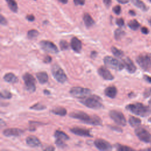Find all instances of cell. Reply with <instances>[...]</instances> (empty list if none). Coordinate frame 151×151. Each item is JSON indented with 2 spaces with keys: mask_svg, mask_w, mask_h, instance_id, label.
Instances as JSON below:
<instances>
[{
  "mask_svg": "<svg viewBox=\"0 0 151 151\" xmlns=\"http://www.w3.org/2000/svg\"><path fill=\"white\" fill-rule=\"evenodd\" d=\"M69 116L74 119H78L83 123L88 124L99 126L101 125L102 123L101 119L99 116L96 115L89 116L86 113L81 111L72 112L69 114Z\"/></svg>",
  "mask_w": 151,
  "mask_h": 151,
  "instance_id": "6da1fadb",
  "label": "cell"
},
{
  "mask_svg": "<svg viewBox=\"0 0 151 151\" xmlns=\"http://www.w3.org/2000/svg\"><path fill=\"white\" fill-rule=\"evenodd\" d=\"M126 109L132 113L141 117H146L151 114V109L140 103L128 104L126 106Z\"/></svg>",
  "mask_w": 151,
  "mask_h": 151,
  "instance_id": "7a4b0ae2",
  "label": "cell"
},
{
  "mask_svg": "<svg viewBox=\"0 0 151 151\" xmlns=\"http://www.w3.org/2000/svg\"><path fill=\"white\" fill-rule=\"evenodd\" d=\"M100 99L96 96H91L90 97L81 99L80 102L88 108L93 109H99L103 107L100 101Z\"/></svg>",
  "mask_w": 151,
  "mask_h": 151,
  "instance_id": "3957f363",
  "label": "cell"
},
{
  "mask_svg": "<svg viewBox=\"0 0 151 151\" xmlns=\"http://www.w3.org/2000/svg\"><path fill=\"white\" fill-rule=\"evenodd\" d=\"M103 61L107 67L116 70H122L124 67V64L111 56H106L103 59Z\"/></svg>",
  "mask_w": 151,
  "mask_h": 151,
  "instance_id": "277c9868",
  "label": "cell"
},
{
  "mask_svg": "<svg viewBox=\"0 0 151 151\" xmlns=\"http://www.w3.org/2000/svg\"><path fill=\"white\" fill-rule=\"evenodd\" d=\"M51 73L55 79L60 83H64L67 80L65 73L58 64L53 65L51 68Z\"/></svg>",
  "mask_w": 151,
  "mask_h": 151,
  "instance_id": "5b68a950",
  "label": "cell"
},
{
  "mask_svg": "<svg viewBox=\"0 0 151 151\" xmlns=\"http://www.w3.org/2000/svg\"><path fill=\"white\" fill-rule=\"evenodd\" d=\"M70 93L73 97L81 99L89 96L91 93V90L81 87H73L70 89Z\"/></svg>",
  "mask_w": 151,
  "mask_h": 151,
  "instance_id": "8992f818",
  "label": "cell"
},
{
  "mask_svg": "<svg viewBox=\"0 0 151 151\" xmlns=\"http://www.w3.org/2000/svg\"><path fill=\"white\" fill-rule=\"evenodd\" d=\"M138 65L145 71H149L151 69V59L146 54H140L136 59Z\"/></svg>",
  "mask_w": 151,
  "mask_h": 151,
  "instance_id": "52a82bcc",
  "label": "cell"
},
{
  "mask_svg": "<svg viewBox=\"0 0 151 151\" xmlns=\"http://www.w3.org/2000/svg\"><path fill=\"white\" fill-rule=\"evenodd\" d=\"M26 89L29 92H34L36 89L35 80L34 77L29 73H26L22 76Z\"/></svg>",
  "mask_w": 151,
  "mask_h": 151,
  "instance_id": "ba28073f",
  "label": "cell"
},
{
  "mask_svg": "<svg viewBox=\"0 0 151 151\" xmlns=\"http://www.w3.org/2000/svg\"><path fill=\"white\" fill-rule=\"evenodd\" d=\"M110 118L117 124L124 126L126 124V120L123 114L117 110H111L109 113Z\"/></svg>",
  "mask_w": 151,
  "mask_h": 151,
  "instance_id": "9c48e42d",
  "label": "cell"
},
{
  "mask_svg": "<svg viewBox=\"0 0 151 151\" xmlns=\"http://www.w3.org/2000/svg\"><path fill=\"white\" fill-rule=\"evenodd\" d=\"M134 133L137 137L142 142L147 143H151V134L143 127H137Z\"/></svg>",
  "mask_w": 151,
  "mask_h": 151,
  "instance_id": "30bf717a",
  "label": "cell"
},
{
  "mask_svg": "<svg viewBox=\"0 0 151 151\" xmlns=\"http://www.w3.org/2000/svg\"><path fill=\"white\" fill-rule=\"evenodd\" d=\"M41 48L45 51L52 54H57L58 52V50L57 46L52 42L49 41H41L40 42Z\"/></svg>",
  "mask_w": 151,
  "mask_h": 151,
  "instance_id": "8fae6325",
  "label": "cell"
},
{
  "mask_svg": "<svg viewBox=\"0 0 151 151\" xmlns=\"http://www.w3.org/2000/svg\"><path fill=\"white\" fill-rule=\"evenodd\" d=\"M94 144L100 150H110L112 149L111 145L104 139H97L94 142Z\"/></svg>",
  "mask_w": 151,
  "mask_h": 151,
  "instance_id": "7c38bea8",
  "label": "cell"
},
{
  "mask_svg": "<svg viewBox=\"0 0 151 151\" xmlns=\"http://www.w3.org/2000/svg\"><path fill=\"white\" fill-rule=\"evenodd\" d=\"M99 74L106 80H112L114 79V76L109 71V70L104 66H101L98 69Z\"/></svg>",
  "mask_w": 151,
  "mask_h": 151,
  "instance_id": "4fadbf2b",
  "label": "cell"
},
{
  "mask_svg": "<svg viewBox=\"0 0 151 151\" xmlns=\"http://www.w3.org/2000/svg\"><path fill=\"white\" fill-rule=\"evenodd\" d=\"M24 133V130L18 128H9L3 131V134L7 137L19 136Z\"/></svg>",
  "mask_w": 151,
  "mask_h": 151,
  "instance_id": "5bb4252c",
  "label": "cell"
},
{
  "mask_svg": "<svg viewBox=\"0 0 151 151\" xmlns=\"http://www.w3.org/2000/svg\"><path fill=\"white\" fill-rule=\"evenodd\" d=\"M71 133L78 135L80 136H87V137H92L93 136L90 134V132L89 130L84 129V128H81L78 127H75L73 128H71L70 129Z\"/></svg>",
  "mask_w": 151,
  "mask_h": 151,
  "instance_id": "9a60e30c",
  "label": "cell"
},
{
  "mask_svg": "<svg viewBox=\"0 0 151 151\" xmlns=\"http://www.w3.org/2000/svg\"><path fill=\"white\" fill-rule=\"evenodd\" d=\"M123 64L126 69L130 73H134L136 70V67L134 64L133 62L129 57H126L123 60Z\"/></svg>",
  "mask_w": 151,
  "mask_h": 151,
  "instance_id": "2e32d148",
  "label": "cell"
},
{
  "mask_svg": "<svg viewBox=\"0 0 151 151\" xmlns=\"http://www.w3.org/2000/svg\"><path fill=\"white\" fill-rule=\"evenodd\" d=\"M27 144L32 147H37L41 146L40 140L35 136H29L26 138Z\"/></svg>",
  "mask_w": 151,
  "mask_h": 151,
  "instance_id": "e0dca14e",
  "label": "cell"
},
{
  "mask_svg": "<svg viewBox=\"0 0 151 151\" xmlns=\"http://www.w3.org/2000/svg\"><path fill=\"white\" fill-rule=\"evenodd\" d=\"M71 47L76 52H80L81 50L82 44L77 37H73L71 40Z\"/></svg>",
  "mask_w": 151,
  "mask_h": 151,
  "instance_id": "ac0fdd59",
  "label": "cell"
},
{
  "mask_svg": "<svg viewBox=\"0 0 151 151\" xmlns=\"http://www.w3.org/2000/svg\"><path fill=\"white\" fill-rule=\"evenodd\" d=\"M105 95L111 99L114 98L117 93V88L115 86H111L107 87L104 90Z\"/></svg>",
  "mask_w": 151,
  "mask_h": 151,
  "instance_id": "d6986e66",
  "label": "cell"
},
{
  "mask_svg": "<svg viewBox=\"0 0 151 151\" xmlns=\"http://www.w3.org/2000/svg\"><path fill=\"white\" fill-rule=\"evenodd\" d=\"M37 78L41 84H45L48 81V76L46 72L45 71H40L36 74Z\"/></svg>",
  "mask_w": 151,
  "mask_h": 151,
  "instance_id": "ffe728a7",
  "label": "cell"
},
{
  "mask_svg": "<svg viewBox=\"0 0 151 151\" xmlns=\"http://www.w3.org/2000/svg\"><path fill=\"white\" fill-rule=\"evenodd\" d=\"M4 80L9 83H16L18 81L17 77L11 73L5 74L4 76Z\"/></svg>",
  "mask_w": 151,
  "mask_h": 151,
  "instance_id": "44dd1931",
  "label": "cell"
},
{
  "mask_svg": "<svg viewBox=\"0 0 151 151\" xmlns=\"http://www.w3.org/2000/svg\"><path fill=\"white\" fill-rule=\"evenodd\" d=\"M83 21L87 27H90L94 24V21L91 15L88 13H85L83 15Z\"/></svg>",
  "mask_w": 151,
  "mask_h": 151,
  "instance_id": "7402d4cb",
  "label": "cell"
},
{
  "mask_svg": "<svg viewBox=\"0 0 151 151\" xmlns=\"http://www.w3.org/2000/svg\"><path fill=\"white\" fill-rule=\"evenodd\" d=\"M51 112L54 114L59 115V116H65L67 114V110L64 107H57L54 108L51 110Z\"/></svg>",
  "mask_w": 151,
  "mask_h": 151,
  "instance_id": "603a6c76",
  "label": "cell"
},
{
  "mask_svg": "<svg viewBox=\"0 0 151 151\" xmlns=\"http://www.w3.org/2000/svg\"><path fill=\"white\" fill-rule=\"evenodd\" d=\"M54 136L56 139L63 140L64 141L69 139V136L64 132L60 130H56L54 133Z\"/></svg>",
  "mask_w": 151,
  "mask_h": 151,
  "instance_id": "cb8c5ba5",
  "label": "cell"
},
{
  "mask_svg": "<svg viewBox=\"0 0 151 151\" xmlns=\"http://www.w3.org/2000/svg\"><path fill=\"white\" fill-rule=\"evenodd\" d=\"M132 2L136 6L143 11H146L148 9L146 5L141 0H132Z\"/></svg>",
  "mask_w": 151,
  "mask_h": 151,
  "instance_id": "d4e9b609",
  "label": "cell"
},
{
  "mask_svg": "<svg viewBox=\"0 0 151 151\" xmlns=\"http://www.w3.org/2000/svg\"><path fill=\"white\" fill-rule=\"evenodd\" d=\"M7 2L8 7L14 12H17L18 5L15 0H5Z\"/></svg>",
  "mask_w": 151,
  "mask_h": 151,
  "instance_id": "484cf974",
  "label": "cell"
},
{
  "mask_svg": "<svg viewBox=\"0 0 151 151\" xmlns=\"http://www.w3.org/2000/svg\"><path fill=\"white\" fill-rule=\"evenodd\" d=\"M129 123L132 127H137L141 123V120L139 118L130 116L129 119Z\"/></svg>",
  "mask_w": 151,
  "mask_h": 151,
  "instance_id": "4316f807",
  "label": "cell"
},
{
  "mask_svg": "<svg viewBox=\"0 0 151 151\" xmlns=\"http://www.w3.org/2000/svg\"><path fill=\"white\" fill-rule=\"evenodd\" d=\"M128 27L133 29V30H137L139 27H140V24L138 22V21L136 19H133V20H131L130 21L128 24Z\"/></svg>",
  "mask_w": 151,
  "mask_h": 151,
  "instance_id": "83f0119b",
  "label": "cell"
},
{
  "mask_svg": "<svg viewBox=\"0 0 151 151\" xmlns=\"http://www.w3.org/2000/svg\"><path fill=\"white\" fill-rule=\"evenodd\" d=\"M111 51L113 54L114 56H116V57L122 58V57L124 55V53H123V52L122 50H120L117 48L116 47H114V46L111 47Z\"/></svg>",
  "mask_w": 151,
  "mask_h": 151,
  "instance_id": "f1b7e54d",
  "label": "cell"
},
{
  "mask_svg": "<svg viewBox=\"0 0 151 151\" xmlns=\"http://www.w3.org/2000/svg\"><path fill=\"white\" fill-rule=\"evenodd\" d=\"M125 34V32L121 28H117L114 31V38L116 40H120Z\"/></svg>",
  "mask_w": 151,
  "mask_h": 151,
  "instance_id": "f546056e",
  "label": "cell"
},
{
  "mask_svg": "<svg viewBox=\"0 0 151 151\" xmlns=\"http://www.w3.org/2000/svg\"><path fill=\"white\" fill-rule=\"evenodd\" d=\"M115 147L116 148V149L117 150H119V151H130V150H134L132 148H131L130 147H128L127 146L122 145H120L119 143L116 144Z\"/></svg>",
  "mask_w": 151,
  "mask_h": 151,
  "instance_id": "4dcf8cb0",
  "label": "cell"
},
{
  "mask_svg": "<svg viewBox=\"0 0 151 151\" xmlns=\"http://www.w3.org/2000/svg\"><path fill=\"white\" fill-rule=\"evenodd\" d=\"M0 96L2 99H10L12 97V94L11 93V92L6 90H4L1 91Z\"/></svg>",
  "mask_w": 151,
  "mask_h": 151,
  "instance_id": "1f68e13d",
  "label": "cell"
},
{
  "mask_svg": "<svg viewBox=\"0 0 151 151\" xmlns=\"http://www.w3.org/2000/svg\"><path fill=\"white\" fill-rule=\"evenodd\" d=\"M39 34V32L36 29H31L27 32V37L29 39H33L37 37Z\"/></svg>",
  "mask_w": 151,
  "mask_h": 151,
  "instance_id": "d6a6232c",
  "label": "cell"
},
{
  "mask_svg": "<svg viewBox=\"0 0 151 151\" xmlns=\"http://www.w3.org/2000/svg\"><path fill=\"white\" fill-rule=\"evenodd\" d=\"M30 109L35 110H42L46 109V106H44L43 104H41L40 103H36L35 104L32 106L29 107Z\"/></svg>",
  "mask_w": 151,
  "mask_h": 151,
  "instance_id": "836d02e7",
  "label": "cell"
},
{
  "mask_svg": "<svg viewBox=\"0 0 151 151\" xmlns=\"http://www.w3.org/2000/svg\"><path fill=\"white\" fill-rule=\"evenodd\" d=\"M60 47L61 50H65L68 48V44L65 40H61L60 42Z\"/></svg>",
  "mask_w": 151,
  "mask_h": 151,
  "instance_id": "e575fe53",
  "label": "cell"
},
{
  "mask_svg": "<svg viewBox=\"0 0 151 151\" xmlns=\"http://www.w3.org/2000/svg\"><path fill=\"white\" fill-rule=\"evenodd\" d=\"M55 143L59 147L64 148V147H66V145L65 144L64 140H60V139H57V140L55 142Z\"/></svg>",
  "mask_w": 151,
  "mask_h": 151,
  "instance_id": "d590c367",
  "label": "cell"
},
{
  "mask_svg": "<svg viewBox=\"0 0 151 151\" xmlns=\"http://www.w3.org/2000/svg\"><path fill=\"white\" fill-rule=\"evenodd\" d=\"M113 12L116 15H119L121 12V6L120 5H116L112 9Z\"/></svg>",
  "mask_w": 151,
  "mask_h": 151,
  "instance_id": "8d00e7d4",
  "label": "cell"
},
{
  "mask_svg": "<svg viewBox=\"0 0 151 151\" xmlns=\"http://www.w3.org/2000/svg\"><path fill=\"white\" fill-rule=\"evenodd\" d=\"M116 24L119 26V27H123L124 24V19L122 18H117L116 19Z\"/></svg>",
  "mask_w": 151,
  "mask_h": 151,
  "instance_id": "74e56055",
  "label": "cell"
},
{
  "mask_svg": "<svg viewBox=\"0 0 151 151\" xmlns=\"http://www.w3.org/2000/svg\"><path fill=\"white\" fill-rule=\"evenodd\" d=\"M150 94H151V88H146L143 93V96L145 98L149 97L150 96Z\"/></svg>",
  "mask_w": 151,
  "mask_h": 151,
  "instance_id": "f35d334b",
  "label": "cell"
},
{
  "mask_svg": "<svg viewBox=\"0 0 151 151\" xmlns=\"http://www.w3.org/2000/svg\"><path fill=\"white\" fill-rule=\"evenodd\" d=\"M76 5H83L85 4V0H73Z\"/></svg>",
  "mask_w": 151,
  "mask_h": 151,
  "instance_id": "ab89813d",
  "label": "cell"
},
{
  "mask_svg": "<svg viewBox=\"0 0 151 151\" xmlns=\"http://www.w3.org/2000/svg\"><path fill=\"white\" fill-rule=\"evenodd\" d=\"M0 23L1 25H6L7 24V21L6 19H5V18L1 15V17H0Z\"/></svg>",
  "mask_w": 151,
  "mask_h": 151,
  "instance_id": "60d3db41",
  "label": "cell"
},
{
  "mask_svg": "<svg viewBox=\"0 0 151 151\" xmlns=\"http://www.w3.org/2000/svg\"><path fill=\"white\" fill-rule=\"evenodd\" d=\"M51 60H52L51 57L50 56H49V55H47L44 58V63H51Z\"/></svg>",
  "mask_w": 151,
  "mask_h": 151,
  "instance_id": "b9f144b4",
  "label": "cell"
},
{
  "mask_svg": "<svg viewBox=\"0 0 151 151\" xmlns=\"http://www.w3.org/2000/svg\"><path fill=\"white\" fill-rule=\"evenodd\" d=\"M103 3L104 4V5H105L107 8H109V7L111 5V0H103Z\"/></svg>",
  "mask_w": 151,
  "mask_h": 151,
  "instance_id": "7bdbcfd3",
  "label": "cell"
},
{
  "mask_svg": "<svg viewBox=\"0 0 151 151\" xmlns=\"http://www.w3.org/2000/svg\"><path fill=\"white\" fill-rule=\"evenodd\" d=\"M109 127H110V128L113 130H116L118 132H122V129L120 127H116V126H109Z\"/></svg>",
  "mask_w": 151,
  "mask_h": 151,
  "instance_id": "ee69618b",
  "label": "cell"
},
{
  "mask_svg": "<svg viewBox=\"0 0 151 151\" xmlns=\"http://www.w3.org/2000/svg\"><path fill=\"white\" fill-rule=\"evenodd\" d=\"M26 18L29 21H34L35 19V17L33 15H28L26 17Z\"/></svg>",
  "mask_w": 151,
  "mask_h": 151,
  "instance_id": "f6af8a7d",
  "label": "cell"
},
{
  "mask_svg": "<svg viewBox=\"0 0 151 151\" xmlns=\"http://www.w3.org/2000/svg\"><path fill=\"white\" fill-rule=\"evenodd\" d=\"M141 32L144 34H147L149 33V29L146 27H144L141 28Z\"/></svg>",
  "mask_w": 151,
  "mask_h": 151,
  "instance_id": "bcb514c9",
  "label": "cell"
},
{
  "mask_svg": "<svg viewBox=\"0 0 151 151\" xmlns=\"http://www.w3.org/2000/svg\"><path fill=\"white\" fill-rule=\"evenodd\" d=\"M43 150H54L55 148L53 146H47L46 147L44 148Z\"/></svg>",
  "mask_w": 151,
  "mask_h": 151,
  "instance_id": "7dc6e473",
  "label": "cell"
},
{
  "mask_svg": "<svg viewBox=\"0 0 151 151\" xmlns=\"http://www.w3.org/2000/svg\"><path fill=\"white\" fill-rule=\"evenodd\" d=\"M143 78H145V80L146 81H147V82H149V83L151 84V77H149V76H148L145 75L144 77H143Z\"/></svg>",
  "mask_w": 151,
  "mask_h": 151,
  "instance_id": "c3c4849f",
  "label": "cell"
},
{
  "mask_svg": "<svg viewBox=\"0 0 151 151\" xmlns=\"http://www.w3.org/2000/svg\"><path fill=\"white\" fill-rule=\"evenodd\" d=\"M97 54V52L96 51H92V52H91L90 56H91V58H94V57H96Z\"/></svg>",
  "mask_w": 151,
  "mask_h": 151,
  "instance_id": "681fc988",
  "label": "cell"
},
{
  "mask_svg": "<svg viewBox=\"0 0 151 151\" xmlns=\"http://www.w3.org/2000/svg\"><path fill=\"white\" fill-rule=\"evenodd\" d=\"M120 4H127L129 2V0H117Z\"/></svg>",
  "mask_w": 151,
  "mask_h": 151,
  "instance_id": "f907efd6",
  "label": "cell"
},
{
  "mask_svg": "<svg viewBox=\"0 0 151 151\" xmlns=\"http://www.w3.org/2000/svg\"><path fill=\"white\" fill-rule=\"evenodd\" d=\"M129 13L131 15H132V16L136 15V12H135L134 11H133V10H130L129 12Z\"/></svg>",
  "mask_w": 151,
  "mask_h": 151,
  "instance_id": "816d5d0a",
  "label": "cell"
},
{
  "mask_svg": "<svg viewBox=\"0 0 151 151\" xmlns=\"http://www.w3.org/2000/svg\"><path fill=\"white\" fill-rule=\"evenodd\" d=\"M44 93L46 95H49V94H50V91L48 90H44Z\"/></svg>",
  "mask_w": 151,
  "mask_h": 151,
  "instance_id": "f5cc1de1",
  "label": "cell"
},
{
  "mask_svg": "<svg viewBox=\"0 0 151 151\" xmlns=\"http://www.w3.org/2000/svg\"><path fill=\"white\" fill-rule=\"evenodd\" d=\"M59 2H60L62 4H67L68 2V0H58Z\"/></svg>",
  "mask_w": 151,
  "mask_h": 151,
  "instance_id": "db71d44e",
  "label": "cell"
},
{
  "mask_svg": "<svg viewBox=\"0 0 151 151\" xmlns=\"http://www.w3.org/2000/svg\"><path fill=\"white\" fill-rule=\"evenodd\" d=\"M149 24H150V26H151V19L149 21Z\"/></svg>",
  "mask_w": 151,
  "mask_h": 151,
  "instance_id": "11a10c76",
  "label": "cell"
},
{
  "mask_svg": "<svg viewBox=\"0 0 151 151\" xmlns=\"http://www.w3.org/2000/svg\"><path fill=\"white\" fill-rule=\"evenodd\" d=\"M148 120H149L150 122H151V117H150V119H149Z\"/></svg>",
  "mask_w": 151,
  "mask_h": 151,
  "instance_id": "9f6ffc18",
  "label": "cell"
},
{
  "mask_svg": "<svg viewBox=\"0 0 151 151\" xmlns=\"http://www.w3.org/2000/svg\"><path fill=\"white\" fill-rule=\"evenodd\" d=\"M149 1H150V2H151V0H149Z\"/></svg>",
  "mask_w": 151,
  "mask_h": 151,
  "instance_id": "6f0895ef",
  "label": "cell"
}]
</instances>
